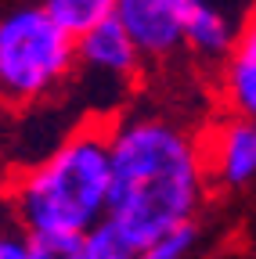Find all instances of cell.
I'll return each mask as SVG.
<instances>
[{"label":"cell","instance_id":"1","mask_svg":"<svg viewBox=\"0 0 256 259\" xmlns=\"http://www.w3.org/2000/svg\"><path fill=\"white\" fill-rule=\"evenodd\" d=\"M206 194L202 144L163 115H123L108 126L105 216L134 245L188 223Z\"/></svg>","mask_w":256,"mask_h":259},{"label":"cell","instance_id":"2","mask_svg":"<svg viewBox=\"0 0 256 259\" xmlns=\"http://www.w3.org/2000/svg\"><path fill=\"white\" fill-rule=\"evenodd\" d=\"M108 126L87 122L11 180V216L25 234L80 238L105 216Z\"/></svg>","mask_w":256,"mask_h":259},{"label":"cell","instance_id":"3","mask_svg":"<svg viewBox=\"0 0 256 259\" xmlns=\"http://www.w3.org/2000/svg\"><path fill=\"white\" fill-rule=\"evenodd\" d=\"M76 47L40 4L0 18V94L4 105H36L72 79Z\"/></svg>","mask_w":256,"mask_h":259},{"label":"cell","instance_id":"4","mask_svg":"<svg viewBox=\"0 0 256 259\" xmlns=\"http://www.w3.org/2000/svg\"><path fill=\"white\" fill-rule=\"evenodd\" d=\"M188 0H116L112 18L134 40L144 61H163L184 51Z\"/></svg>","mask_w":256,"mask_h":259},{"label":"cell","instance_id":"5","mask_svg":"<svg viewBox=\"0 0 256 259\" xmlns=\"http://www.w3.org/2000/svg\"><path fill=\"white\" fill-rule=\"evenodd\" d=\"M72 47H76L72 72H80L83 79H101L116 90H126V83L137 76L141 61H144L116 18H105L94 29L72 36Z\"/></svg>","mask_w":256,"mask_h":259},{"label":"cell","instance_id":"6","mask_svg":"<svg viewBox=\"0 0 256 259\" xmlns=\"http://www.w3.org/2000/svg\"><path fill=\"white\" fill-rule=\"evenodd\" d=\"M256 0H188L184 47L202 61H224Z\"/></svg>","mask_w":256,"mask_h":259},{"label":"cell","instance_id":"7","mask_svg":"<svg viewBox=\"0 0 256 259\" xmlns=\"http://www.w3.org/2000/svg\"><path fill=\"white\" fill-rule=\"evenodd\" d=\"M202 162H206V177L220 180L224 187L252 184L256 180V119H245V115L224 119L202 148Z\"/></svg>","mask_w":256,"mask_h":259},{"label":"cell","instance_id":"8","mask_svg":"<svg viewBox=\"0 0 256 259\" xmlns=\"http://www.w3.org/2000/svg\"><path fill=\"white\" fill-rule=\"evenodd\" d=\"M224 101L235 115L256 119V11L245 18L235 47L224 58Z\"/></svg>","mask_w":256,"mask_h":259},{"label":"cell","instance_id":"9","mask_svg":"<svg viewBox=\"0 0 256 259\" xmlns=\"http://www.w3.org/2000/svg\"><path fill=\"white\" fill-rule=\"evenodd\" d=\"M69 36H80V32L94 29L98 22L112 18L116 0H44L40 4Z\"/></svg>","mask_w":256,"mask_h":259},{"label":"cell","instance_id":"10","mask_svg":"<svg viewBox=\"0 0 256 259\" xmlns=\"http://www.w3.org/2000/svg\"><path fill=\"white\" fill-rule=\"evenodd\" d=\"M76 248H80V259H134L137 252V245L108 216H101L90 231H83L76 238Z\"/></svg>","mask_w":256,"mask_h":259},{"label":"cell","instance_id":"11","mask_svg":"<svg viewBox=\"0 0 256 259\" xmlns=\"http://www.w3.org/2000/svg\"><path fill=\"white\" fill-rule=\"evenodd\" d=\"M195 238H199V231H195V223H191V220L177 223V227H170V231L155 234L152 241L137 245L134 259H184L191 248H195Z\"/></svg>","mask_w":256,"mask_h":259},{"label":"cell","instance_id":"12","mask_svg":"<svg viewBox=\"0 0 256 259\" xmlns=\"http://www.w3.org/2000/svg\"><path fill=\"white\" fill-rule=\"evenodd\" d=\"M29 259H80L76 238H54V234H25Z\"/></svg>","mask_w":256,"mask_h":259},{"label":"cell","instance_id":"13","mask_svg":"<svg viewBox=\"0 0 256 259\" xmlns=\"http://www.w3.org/2000/svg\"><path fill=\"white\" fill-rule=\"evenodd\" d=\"M0 259H29V248H25V231L18 227H0Z\"/></svg>","mask_w":256,"mask_h":259},{"label":"cell","instance_id":"14","mask_svg":"<svg viewBox=\"0 0 256 259\" xmlns=\"http://www.w3.org/2000/svg\"><path fill=\"white\" fill-rule=\"evenodd\" d=\"M8 220H11V205L8 198H0V227H8Z\"/></svg>","mask_w":256,"mask_h":259},{"label":"cell","instance_id":"15","mask_svg":"<svg viewBox=\"0 0 256 259\" xmlns=\"http://www.w3.org/2000/svg\"><path fill=\"white\" fill-rule=\"evenodd\" d=\"M0 108H4V94H0Z\"/></svg>","mask_w":256,"mask_h":259}]
</instances>
